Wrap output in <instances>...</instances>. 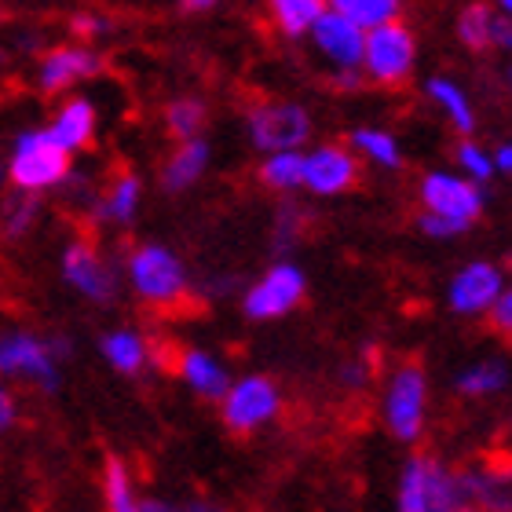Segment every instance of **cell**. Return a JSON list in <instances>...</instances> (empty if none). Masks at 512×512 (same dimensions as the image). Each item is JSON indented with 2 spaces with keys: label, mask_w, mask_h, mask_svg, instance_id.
Segmentation results:
<instances>
[{
  "label": "cell",
  "mask_w": 512,
  "mask_h": 512,
  "mask_svg": "<svg viewBox=\"0 0 512 512\" xmlns=\"http://www.w3.org/2000/svg\"><path fill=\"white\" fill-rule=\"evenodd\" d=\"M461 483L436 458H414L399 483V512H447L461 502Z\"/></svg>",
  "instance_id": "1"
},
{
  "label": "cell",
  "mask_w": 512,
  "mask_h": 512,
  "mask_svg": "<svg viewBox=\"0 0 512 512\" xmlns=\"http://www.w3.org/2000/svg\"><path fill=\"white\" fill-rule=\"evenodd\" d=\"M70 172V150L59 147L52 132H26L15 143V158H11V180L19 191H44L55 187Z\"/></svg>",
  "instance_id": "2"
},
{
  "label": "cell",
  "mask_w": 512,
  "mask_h": 512,
  "mask_svg": "<svg viewBox=\"0 0 512 512\" xmlns=\"http://www.w3.org/2000/svg\"><path fill=\"white\" fill-rule=\"evenodd\" d=\"M363 63L381 85H403L414 70V33L403 22H381L363 37Z\"/></svg>",
  "instance_id": "3"
},
{
  "label": "cell",
  "mask_w": 512,
  "mask_h": 512,
  "mask_svg": "<svg viewBox=\"0 0 512 512\" xmlns=\"http://www.w3.org/2000/svg\"><path fill=\"white\" fill-rule=\"evenodd\" d=\"M132 271V286L150 304H176L187 293V275H183L180 260L161 246H143L128 260Z\"/></svg>",
  "instance_id": "4"
},
{
  "label": "cell",
  "mask_w": 512,
  "mask_h": 512,
  "mask_svg": "<svg viewBox=\"0 0 512 512\" xmlns=\"http://www.w3.org/2000/svg\"><path fill=\"white\" fill-rule=\"evenodd\" d=\"M308 110L293 103H260L249 110V136L260 150H297L308 139Z\"/></svg>",
  "instance_id": "5"
},
{
  "label": "cell",
  "mask_w": 512,
  "mask_h": 512,
  "mask_svg": "<svg viewBox=\"0 0 512 512\" xmlns=\"http://www.w3.org/2000/svg\"><path fill=\"white\" fill-rule=\"evenodd\" d=\"M384 414L388 425L399 439H417L425 428V374L421 366H403L388 384V399H384Z\"/></svg>",
  "instance_id": "6"
},
{
  "label": "cell",
  "mask_w": 512,
  "mask_h": 512,
  "mask_svg": "<svg viewBox=\"0 0 512 512\" xmlns=\"http://www.w3.org/2000/svg\"><path fill=\"white\" fill-rule=\"evenodd\" d=\"M421 202L428 205V213L469 227L483 209V194L476 183L447 176V172H432V176H425V183H421Z\"/></svg>",
  "instance_id": "7"
},
{
  "label": "cell",
  "mask_w": 512,
  "mask_h": 512,
  "mask_svg": "<svg viewBox=\"0 0 512 512\" xmlns=\"http://www.w3.org/2000/svg\"><path fill=\"white\" fill-rule=\"evenodd\" d=\"M55 352H63V344L48 348L44 341L30 337V333H4L0 337V374L30 377V381L44 384V388H55L59 384Z\"/></svg>",
  "instance_id": "8"
},
{
  "label": "cell",
  "mask_w": 512,
  "mask_h": 512,
  "mask_svg": "<svg viewBox=\"0 0 512 512\" xmlns=\"http://www.w3.org/2000/svg\"><path fill=\"white\" fill-rule=\"evenodd\" d=\"M311 37L319 44V52L330 59L337 70H359L363 63V37L366 30H359L352 19H344L341 11H319V19L311 22Z\"/></svg>",
  "instance_id": "9"
},
{
  "label": "cell",
  "mask_w": 512,
  "mask_h": 512,
  "mask_svg": "<svg viewBox=\"0 0 512 512\" xmlns=\"http://www.w3.org/2000/svg\"><path fill=\"white\" fill-rule=\"evenodd\" d=\"M224 417L235 432H253L278 410V388L267 377H246L224 392Z\"/></svg>",
  "instance_id": "10"
},
{
  "label": "cell",
  "mask_w": 512,
  "mask_h": 512,
  "mask_svg": "<svg viewBox=\"0 0 512 512\" xmlns=\"http://www.w3.org/2000/svg\"><path fill=\"white\" fill-rule=\"evenodd\" d=\"M300 297H304V275H300L297 267L278 264L249 289L246 311H249V319H278V315H286L289 308H297Z\"/></svg>",
  "instance_id": "11"
},
{
  "label": "cell",
  "mask_w": 512,
  "mask_h": 512,
  "mask_svg": "<svg viewBox=\"0 0 512 512\" xmlns=\"http://www.w3.org/2000/svg\"><path fill=\"white\" fill-rule=\"evenodd\" d=\"M63 275L74 289H81L88 300H110L114 297V271L107 267V260L88 246V242H74L63 253Z\"/></svg>",
  "instance_id": "12"
},
{
  "label": "cell",
  "mask_w": 512,
  "mask_h": 512,
  "mask_svg": "<svg viewBox=\"0 0 512 512\" xmlns=\"http://www.w3.org/2000/svg\"><path fill=\"white\" fill-rule=\"evenodd\" d=\"M359 180V165L348 150L341 147H319L304 158V183L315 194H341Z\"/></svg>",
  "instance_id": "13"
},
{
  "label": "cell",
  "mask_w": 512,
  "mask_h": 512,
  "mask_svg": "<svg viewBox=\"0 0 512 512\" xmlns=\"http://www.w3.org/2000/svg\"><path fill=\"white\" fill-rule=\"evenodd\" d=\"M502 293V271L494 264H469L450 286V308L461 315H480Z\"/></svg>",
  "instance_id": "14"
},
{
  "label": "cell",
  "mask_w": 512,
  "mask_h": 512,
  "mask_svg": "<svg viewBox=\"0 0 512 512\" xmlns=\"http://www.w3.org/2000/svg\"><path fill=\"white\" fill-rule=\"evenodd\" d=\"M99 74V55L88 48H55L41 63V88L44 92H63V88Z\"/></svg>",
  "instance_id": "15"
},
{
  "label": "cell",
  "mask_w": 512,
  "mask_h": 512,
  "mask_svg": "<svg viewBox=\"0 0 512 512\" xmlns=\"http://www.w3.org/2000/svg\"><path fill=\"white\" fill-rule=\"evenodd\" d=\"M52 139L59 143V147L66 150H81L92 143V136H96V110H92V103L88 99H70L59 114H55L52 121Z\"/></svg>",
  "instance_id": "16"
},
{
  "label": "cell",
  "mask_w": 512,
  "mask_h": 512,
  "mask_svg": "<svg viewBox=\"0 0 512 512\" xmlns=\"http://www.w3.org/2000/svg\"><path fill=\"white\" fill-rule=\"evenodd\" d=\"M180 377L191 384L194 392L205 395V399H224L227 392V370L216 363L213 355H202V352H183L180 355Z\"/></svg>",
  "instance_id": "17"
},
{
  "label": "cell",
  "mask_w": 512,
  "mask_h": 512,
  "mask_svg": "<svg viewBox=\"0 0 512 512\" xmlns=\"http://www.w3.org/2000/svg\"><path fill=\"white\" fill-rule=\"evenodd\" d=\"M209 165V143L205 139H183L180 150L172 154V161L165 165V187L169 191H183V187H191L198 176L205 172Z\"/></svg>",
  "instance_id": "18"
},
{
  "label": "cell",
  "mask_w": 512,
  "mask_h": 512,
  "mask_svg": "<svg viewBox=\"0 0 512 512\" xmlns=\"http://www.w3.org/2000/svg\"><path fill=\"white\" fill-rule=\"evenodd\" d=\"M333 11H341L344 19H352L359 30H374L381 22L399 19L403 0H333Z\"/></svg>",
  "instance_id": "19"
},
{
  "label": "cell",
  "mask_w": 512,
  "mask_h": 512,
  "mask_svg": "<svg viewBox=\"0 0 512 512\" xmlns=\"http://www.w3.org/2000/svg\"><path fill=\"white\" fill-rule=\"evenodd\" d=\"M494 22H498V15L491 4H469L458 19V37L472 52H487L494 44Z\"/></svg>",
  "instance_id": "20"
},
{
  "label": "cell",
  "mask_w": 512,
  "mask_h": 512,
  "mask_svg": "<svg viewBox=\"0 0 512 512\" xmlns=\"http://www.w3.org/2000/svg\"><path fill=\"white\" fill-rule=\"evenodd\" d=\"M103 352H107L110 366L121 370V374H136L139 366L147 363V344H143V337L132 330L110 333L107 341H103Z\"/></svg>",
  "instance_id": "21"
},
{
  "label": "cell",
  "mask_w": 512,
  "mask_h": 512,
  "mask_svg": "<svg viewBox=\"0 0 512 512\" xmlns=\"http://www.w3.org/2000/svg\"><path fill=\"white\" fill-rule=\"evenodd\" d=\"M319 11H322V0H271V15H275V22L289 37L308 33L311 22L319 19Z\"/></svg>",
  "instance_id": "22"
},
{
  "label": "cell",
  "mask_w": 512,
  "mask_h": 512,
  "mask_svg": "<svg viewBox=\"0 0 512 512\" xmlns=\"http://www.w3.org/2000/svg\"><path fill=\"white\" fill-rule=\"evenodd\" d=\"M260 176H264L267 187H278V191L300 187V183H304V158L293 154V150H275V154L264 161Z\"/></svg>",
  "instance_id": "23"
},
{
  "label": "cell",
  "mask_w": 512,
  "mask_h": 512,
  "mask_svg": "<svg viewBox=\"0 0 512 512\" xmlns=\"http://www.w3.org/2000/svg\"><path fill=\"white\" fill-rule=\"evenodd\" d=\"M428 96L436 99L439 107L447 110L450 121L461 128V132H472V107H469V99H465V92H461L454 81H443V77H436V81H428Z\"/></svg>",
  "instance_id": "24"
},
{
  "label": "cell",
  "mask_w": 512,
  "mask_h": 512,
  "mask_svg": "<svg viewBox=\"0 0 512 512\" xmlns=\"http://www.w3.org/2000/svg\"><path fill=\"white\" fill-rule=\"evenodd\" d=\"M505 384H509V370L502 363H480L458 377V388L465 395H491Z\"/></svg>",
  "instance_id": "25"
},
{
  "label": "cell",
  "mask_w": 512,
  "mask_h": 512,
  "mask_svg": "<svg viewBox=\"0 0 512 512\" xmlns=\"http://www.w3.org/2000/svg\"><path fill=\"white\" fill-rule=\"evenodd\" d=\"M136 205H139V180L136 176H121V180L110 187L107 202H103V216L118 220V224H128L132 213H136Z\"/></svg>",
  "instance_id": "26"
},
{
  "label": "cell",
  "mask_w": 512,
  "mask_h": 512,
  "mask_svg": "<svg viewBox=\"0 0 512 512\" xmlns=\"http://www.w3.org/2000/svg\"><path fill=\"white\" fill-rule=\"evenodd\" d=\"M107 505H110V512H139L136 494H132V480H128V469L118 458L107 461Z\"/></svg>",
  "instance_id": "27"
},
{
  "label": "cell",
  "mask_w": 512,
  "mask_h": 512,
  "mask_svg": "<svg viewBox=\"0 0 512 512\" xmlns=\"http://www.w3.org/2000/svg\"><path fill=\"white\" fill-rule=\"evenodd\" d=\"M165 121H169L172 136L191 139V136H198V128L205 125V107L198 99H176L169 107V114H165Z\"/></svg>",
  "instance_id": "28"
},
{
  "label": "cell",
  "mask_w": 512,
  "mask_h": 512,
  "mask_svg": "<svg viewBox=\"0 0 512 512\" xmlns=\"http://www.w3.org/2000/svg\"><path fill=\"white\" fill-rule=\"evenodd\" d=\"M352 143L359 150H366V154H370V158L374 161H381V165H399V147H395V139L388 136V132H374V128H359V132H355L352 136Z\"/></svg>",
  "instance_id": "29"
},
{
  "label": "cell",
  "mask_w": 512,
  "mask_h": 512,
  "mask_svg": "<svg viewBox=\"0 0 512 512\" xmlns=\"http://www.w3.org/2000/svg\"><path fill=\"white\" fill-rule=\"evenodd\" d=\"M26 194H30V191H26ZM26 194L11 202V213H8V220H4L8 235H22V231L33 224V216H37V198H26Z\"/></svg>",
  "instance_id": "30"
},
{
  "label": "cell",
  "mask_w": 512,
  "mask_h": 512,
  "mask_svg": "<svg viewBox=\"0 0 512 512\" xmlns=\"http://www.w3.org/2000/svg\"><path fill=\"white\" fill-rule=\"evenodd\" d=\"M458 161L472 172V176H476V180H491L494 165H491V158H487V154L476 147V143H461V147H458Z\"/></svg>",
  "instance_id": "31"
},
{
  "label": "cell",
  "mask_w": 512,
  "mask_h": 512,
  "mask_svg": "<svg viewBox=\"0 0 512 512\" xmlns=\"http://www.w3.org/2000/svg\"><path fill=\"white\" fill-rule=\"evenodd\" d=\"M421 231L432 238H447V235H461L465 227L454 224V220H443V216H436V213H425L421 216Z\"/></svg>",
  "instance_id": "32"
},
{
  "label": "cell",
  "mask_w": 512,
  "mask_h": 512,
  "mask_svg": "<svg viewBox=\"0 0 512 512\" xmlns=\"http://www.w3.org/2000/svg\"><path fill=\"white\" fill-rule=\"evenodd\" d=\"M494 330L498 333H509V326H512V293L509 289H505V293H498V297H494Z\"/></svg>",
  "instance_id": "33"
},
{
  "label": "cell",
  "mask_w": 512,
  "mask_h": 512,
  "mask_svg": "<svg viewBox=\"0 0 512 512\" xmlns=\"http://www.w3.org/2000/svg\"><path fill=\"white\" fill-rule=\"evenodd\" d=\"M139 512H216L209 505H169V502H147L139 505Z\"/></svg>",
  "instance_id": "34"
},
{
  "label": "cell",
  "mask_w": 512,
  "mask_h": 512,
  "mask_svg": "<svg viewBox=\"0 0 512 512\" xmlns=\"http://www.w3.org/2000/svg\"><path fill=\"white\" fill-rule=\"evenodd\" d=\"M103 26H107V22L96 19V15H77V19H74V33H85V37H88V33H99Z\"/></svg>",
  "instance_id": "35"
},
{
  "label": "cell",
  "mask_w": 512,
  "mask_h": 512,
  "mask_svg": "<svg viewBox=\"0 0 512 512\" xmlns=\"http://www.w3.org/2000/svg\"><path fill=\"white\" fill-rule=\"evenodd\" d=\"M11 421H15V403H11V395L0 388V432H4Z\"/></svg>",
  "instance_id": "36"
},
{
  "label": "cell",
  "mask_w": 512,
  "mask_h": 512,
  "mask_svg": "<svg viewBox=\"0 0 512 512\" xmlns=\"http://www.w3.org/2000/svg\"><path fill=\"white\" fill-rule=\"evenodd\" d=\"M183 11H205V8H213V4H220V0H180Z\"/></svg>",
  "instance_id": "37"
},
{
  "label": "cell",
  "mask_w": 512,
  "mask_h": 512,
  "mask_svg": "<svg viewBox=\"0 0 512 512\" xmlns=\"http://www.w3.org/2000/svg\"><path fill=\"white\" fill-rule=\"evenodd\" d=\"M498 169H502V172L512 169V150H509V143H505V147L498 150Z\"/></svg>",
  "instance_id": "38"
},
{
  "label": "cell",
  "mask_w": 512,
  "mask_h": 512,
  "mask_svg": "<svg viewBox=\"0 0 512 512\" xmlns=\"http://www.w3.org/2000/svg\"><path fill=\"white\" fill-rule=\"evenodd\" d=\"M447 512H476V509H469V505H461V502H458L454 509H447Z\"/></svg>",
  "instance_id": "39"
},
{
  "label": "cell",
  "mask_w": 512,
  "mask_h": 512,
  "mask_svg": "<svg viewBox=\"0 0 512 512\" xmlns=\"http://www.w3.org/2000/svg\"><path fill=\"white\" fill-rule=\"evenodd\" d=\"M498 4H502V8H505V11H509V4H512V0H498Z\"/></svg>",
  "instance_id": "40"
}]
</instances>
